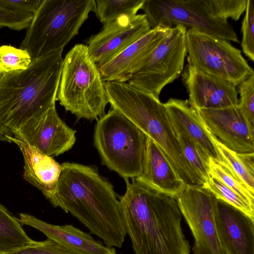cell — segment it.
Segmentation results:
<instances>
[{
  "label": "cell",
  "instance_id": "cell-1",
  "mask_svg": "<svg viewBox=\"0 0 254 254\" xmlns=\"http://www.w3.org/2000/svg\"><path fill=\"white\" fill-rule=\"evenodd\" d=\"M50 201L69 213L106 246L121 248L127 233L112 185L92 167L64 162Z\"/></svg>",
  "mask_w": 254,
  "mask_h": 254
},
{
  "label": "cell",
  "instance_id": "cell-2",
  "mask_svg": "<svg viewBox=\"0 0 254 254\" xmlns=\"http://www.w3.org/2000/svg\"><path fill=\"white\" fill-rule=\"evenodd\" d=\"M120 197L122 219L135 254H190L176 199L135 179Z\"/></svg>",
  "mask_w": 254,
  "mask_h": 254
},
{
  "label": "cell",
  "instance_id": "cell-3",
  "mask_svg": "<svg viewBox=\"0 0 254 254\" xmlns=\"http://www.w3.org/2000/svg\"><path fill=\"white\" fill-rule=\"evenodd\" d=\"M63 51L32 60L25 69L0 73V141L10 143L21 126L55 106Z\"/></svg>",
  "mask_w": 254,
  "mask_h": 254
},
{
  "label": "cell",
  "instance_id": "cell-4",
  "mask_svg": "<svg viewBox=\"0 0 254 254\" xmlns=\"http://www.w3.org/2000/svg\"><path fill=\"white\" fill-rule=\"evenodd\" d=\"M109 103L151 138L162 151L186 185L203 181L185 158L164 104L127 82H105Z\"/></svg>",
  "mask_w": 254,
  "mask_h": 254
},
{
  "label": "cell",
  "instance_id": "cell-5",
  "mask_svg": "<svg viewBox=\"0 0 254 254\" xmlns=\"http://www.w3.org/2000/svg\"><path fill=\"white\" fill-rule=\"evenodd\" d=\"M95 8L94 0H42L20 48L32 60L63 50Z\"/></svg>",
  "mask_w": 254,
  "mask_h": 254
},
{
  "label": "cell",
  "instance_id": "cell-6",
  "mask_svg": "<svg viewBox=\"0 0 254 254\" xmlns=\"http://www.w3.org/2000/svg\"><path fill=\"white\" fill-rule=\"evenodd\" d=\"M56 100L78 120H97L105 114V82L86 45L76 44L65 55Z\"/></svg>",
  "mask_w": 254,
  "mask_h": 254
},
{
  "label": "cell",
  "instance_id": "cell-7",
  "mask_svg": "<svg viewBox=\"0 0 254 254\" xmlns=\"http://www.w3.org/2000/svg\"><path fill=\"white\" fill-rule=\"evenodd\" d=\"M147 136L121 113L112 109L97 120L94 143L102 161L125 180L143 171Z\"/></svg>",
  "mask_w": 254,
  "mask_h": 254
},
{
  "label": "cell",
  "instance_id": "cell-8",
  "mask_svg": "<svg viewBox=\"0 0 254 254\" xmlns=\"http://www.w3.org/2000/svg\"><path fill=\"white\" fill-rule=\"evenodd\" d=\"M186 44L188 64L235 86L254 74L241 50L228 40L189 29Z\"/></svg>",
  "mask_w": 254,
  "mask_h": 254
},
{
  "label": "cell",
  "instance_id": "cell-9",
  "mask_svg": "<svg viewBox=\"0 0 254 254\" xmlns=\"http://www.w3.org/2000/svg\"><path fill=\"white\" fill-rule=\"evenodd\" d=\"M187 28L176 25L127 82L159 98L162 89L181 74L187 56Z\"/></svg>",
  "mask_w": 254,
  "mask_h": 254
},
{
  "label": "cell",
  "instance_id": "cell-10",
  "mask_svg": "<svg viewBox=\"0 0 254 254\" xmlns=\"http://www.w3.org/2000/svg\"><path fill=\"white\" fill-rule=\"evenodd\" d=\"M151 29L181 25L229 41L239 43L228 20L208 14L198 0H145L142 7Z\"/></svg>",
  "mask_w": 254,
  "mask_h": 254
},
{
  "label": "cell",
  "instance_id": "cell-11",
  "mask_svg": "<svg viewBox=\"0 0 254 254\" xmlns=\"http://www.w3.org/2000/svg\"><path fill=\"white\" fill-rule=\"evenodd\" d=\"M176 199L194 239L193 254H224L215 223L213 195L202 185H186Z\"/></svg>",
  "mask_w": 254,
  "mask_h": 254
},
{
  "label": "cell",
  "instance_id": "cell-12",
  "mask_svg": "<svg viewBox=\"0 0 254 254\" xmlns=\"http://www.w3.org/2000/svg\"><path fill=\"white\" fill-rule=\"evenodd\" d=\"M151 30L145 14L123 16L103 25L87 41L88 53L98 67L117 56Z\"/></svg>",
  "mask_w": 254,
  "mask_h": 254
},
{
  "label": "cell",
  "instance_id": "cell-13",
  "mask_svg": "<svg viewBox=\"0 0 254 254\" xmlns=\"http://www.w3.org/2000/svg\"><path fill=\"white\" fill-rule=\"evenodd\" d=\"M75 133L76 131L60 118L55 106L23 124L13 137L53 158L72 147L76 141Z\"/></svg>",
  "mask_w": 254,
  "mask_h": 254
},
{
  "label": "cell",
  "instance_id": "cell-14",
  "mask_svg": "<svg viewBox=\"0 0 254 254\" xmlns=\"http://www.w3.org/2000/svg\"><path fill=\"white\" fill-rule=\"evenodd\" d=\"M183 80L188 101L197 109H218L238 105V92L231 83L188 64Z\"/></svg>",
  "mask_w": 254,
  "mask_h": 254
},
{
  "label": "cell",
  "instance_id": "cell-15",
  "mask_svg": "<svg viewBox=\"0 0 254 254\" xmlns=\"http://www.w3.org/2000/svg\"><path fill=\"white\" fill-rule=\"evenodd\" d=\"M197 110L207 129L223 145L238 153H254V132L249 128L238 105Z\"/></svg>",
  "mask_w": 254,
  "mask_h": 254
},
{
  "label": "cell",
  "instance_id": "cell-16",
  "mask_svg": "<svg viewBox=\"0 0 254 254\" xmlns=\"http://www.w3.org/2000/svg\"><path fill=\"white\" fill-rule=\"evenodd\" d=\"M215 220L224 254H254V219L216 199Z\"/></svg>",
  "mask_w": 254,
  "mask_h": 254
},
{
  "label": "cell",
  "instance_id": "cell-17",
  "mask_svg": "<svg viewBox=\"0 0 254 254\" xmlns=\"http://www.w3.org/2000/svg\"><path fill=\"white\" fill-rule=\"evenodd\" d=\"M170 29L162 26L151 29L139 40L99 66L103 81L127 82L141 67Z\"/></svg>",
  "mask_w": 254,
  "mask_h": 254
},
{
  "label": "cell",
  "instance_id": "cell-18",
  "mask_svg": "<svg viewBox=\"0 0 254 254\" xmlns=\"http://www.w3.org/2000/svg\"><path fill=\"white\" fill-rule=\"evenodd\" d=\"M18 219L22 225L37 229L74 254H117L114 248L103 245L72 225H53L25 213H20Z\"/></svg>",
  "mask_w": 254,
  "mask_h": 254
},
{
  "label": "cell",
  "instance_id": "cell-19",
  "mask_svg": "<svg viewBox=\"0 0 254 254\" xmlns=\"http://www.w3.org/2000/svg\"><path fill=\"white\" fill-rule=\"evenodd\" d=\"M24 158V179L39 190L50 202L56 192L62 171V165L25 142L14 138Z\"/></svg>",
  "mask_w": 254,
  "mask_h": 254
},
{
  "label": "cell",
  "instance_id": "cell-20",
  "mask_svg": "<svg viewBox=\"0 0 254 254\" xmlns=\"http://www.w3.org/2000/svg\"><path fill=\"white\" fill-rule=\"evenodd\" d=\"M135 179L175 199L186 186L162 151L148 137L143 171Z\"/></svg>",
  "mask_w": 254,
  "mask_h": 254
},
{
  "label": "cell",
  "instance_id": "cell-21",
  "mask_svg": "<svg viewBox=\"0 0 254 254\" xmlns=\"http://www.w3.org/2000/svg\"><path fill=\"white\" fill-rule=\"evenodd\" d=\"M164 105L173 129L185 132L211 158L222 160L213 142L212 134L206 128L197 110L188 100L170 98Z\"/></svg>",
  "mask_w": 254,
  "mask_h": 254
},
{
  "label": "cell",
  "instance_id": "cell-22",
  "mask_svg": "<svg viewBox=\"0 0 254 254\" xmlns=\"http://www.w3.org/2000/svg\"><path fill=\"white\" fill-rule=\"evenodd\" d=\"M36 242L26 234L18 219L0 203V254L31 246Z\"/></svg>",
  "mask_w": 254,
  "mask_h": 254
},
{
  "label": "cell",
  "instance_id": "cell-23",
  "mask_svg": "<svg viewBox=\"0 0 254 254\" xmlns=\"http://www.w3.org/2000/svg\"><path fill=\"white\" fill-rule=\"evenodd\" d=\"M213 142L225 162L254 194V153H238L227 148L212 135Z\"/></svg>",
  "mask_w": 254,
  "mask_h": 254
},
{
  "label": "cell",
  "instance_id": "cell-24",
  "mask_svg": "<svg viewBox=\"0 0 254 254\" xmlns=\"http://www.w3.org/2000/svg\"><path fill=\"white\" fill-rule=\"evenodd\" d=\"M145 0H97L94 11L104 25L123 16H133L142 7Z\"/></svg>",
  "mask_w": 254,
  "mask_h": 254
},
{
  "label": "cell",
  "instance_id": "cell-25",
  "mask_svg": "<svg viewBox=\"0 0 254 254\" xmlns=\"http://www.w3.org/2000/svg\"><path fill=\"white\" fill-rule=\"evenodd\" d=\"M174 130L185 158L204 183L210 176L209 164L210 157L185 132L179 130Z\"/></svg>",
  "mask_w": 254,
  "mask_h": 254
},
{
  "label": "cell",
  "instance_id": "cell-26",
  "mask_svg": "<svg viewBox=\"0 0 254 254\" xmlns=\"http://www.w3.org/2000/svg\"><path fill=\"white\" fill-rule=\"evenodd\" d=\"M209 165L210 176L254 206V194L249 190L245 184L225 162L210 157Z\"/></svg>",
  "mask_w": 254,
  "mask_h": 254
},
{
  "label": "cell",
  "instance_id": "cell-27",
  "mask_svg": "<svg viewBox=\"0 0 254 254\" xmlns=\"http://www.w3.org/2000/svg\"><path fill=\"white\" fill-rule=\"evenodd\" d=\"M202 186L208 190L216 199L238 209L254 219V206L215 178L210 175L208 180Z\"/></svg>",
  "mask_w": 254,
  "mask_h": 254
},
{
  "label": "cell",
  "instance_id": "cell-28",
  "mask_svg": "<svg viewBox=\"0 0 254 254\" xmlns=\"http://www.w3.org/2000/svg\"><path fill=\"white\" fill-rule=\"evenodd\" d=\"M248 0H198L200 6L214 18L238 20L245 11Z\"/></svg>",
  "mask_w": 254,
  "mask_h": 254
},
{
  "label": "cell",
  "instance_id": "cell-29",
  "mask_svg": "<svg viewBox=\"0 0 254 254\" xmlns=\"http://www.w3.org/2000/svg\"><path fill=\"white\" fill-rule=\"evenodd\" d=\"M32 62L25 50L10 45L0 46V73L26 69Z\"/></svg>",
  "mask_w": 254,
  "mask_h": 254
},
{
  "label": "cell",
  "instance_id": "cell-30",
  "mask_svg": "<svg viewBox=\"0 0 254 254\" xmlns=\"http://www.w3.org/2000/svg\"><path fill=\"white\" fill-rule=\"evenodd\" d=\"M238 86L239 108L249 128L254 132V74Z\"/></svg>",
  "mask_w": 254,
  "mask_h": 254
},
{
  "label": "cell",
  "instance_id": "cell-31",
  "mask_svg": "<svg viewBox=\"0 0 254 254\" xmlns=\"http://www.w3.org/2000/svg\"><path fill=\"white\" fill-rule=\"evenodd\" d=\"M245 14L242 22L241 46L245 55L254 61V0H248Z\"/></svg>",
  "mask_w": 254,
  "mask_h": 254
},
{
  "label": "cell",
  "instance_id": "cell-32",
  "mask_svg": "<svg viewBox=\"0 0 254 254\" xmlns=\"http://www.w3.org/2000/svg\"><path fill=\"white\" fill-rule=\"evenodd\" d=\"M32 14L9 8L0 4V28L20 31L27 29L33 17Z\"/></svg>",
  "mask_w": 254,
  "mask_h": 254
},
{
  "label": "cell",
  "instance_id": "cell-33",
  "mask_svg": "<svg viewBox=\"0 0 254 254\" xmlns=\"http://www.w3.org/2000/svg\"><path fill=\"white\" fill-rule=\"evenodd\" d=\"M4 254H74L55 242L47 239L29 246Z\"/></svg>",
  "mask_w": 254,
  "mask_h": 254
},
{
  "label": "cell",
  "instance_id": "cell-34",
  "mask_svg": "<svg viewBox=\"0 0 254 254\" xmlns=\"http://www.w3.org/2000/svg\"><path fill=\"white\" fill-rule=\"evenodd\" d=\"M42 0H0V4L9 8L33 14Z\"/></svg>",
  "mask_w": 254,
  "mask_h": 254
}]
</instances>
